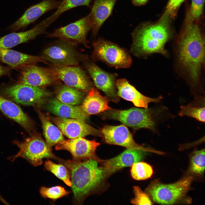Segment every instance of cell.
I'll return each mask as SVG.
<instances>
[{"label": "cell", "instance_id": "cell-2", "mask_svg": "<svg viewBox=\"0 0 205 205\" xmlns=\"http://www.w3.org/2000/svg\"><path fill=\"white\" fill-rule=\"evenodd\" d=\"M169 20L161 18L157 23L138 26L132 34V53L137 57L155 53L167 55L165 46L171 35Z\"/></svg>", "mask_w": 205, "mask_h": 205}, {"label": "cell", "instance_id": "cell-19", "mask_svg": "<svg viewBox=\"0 0 205 205\" xmlns=\"http://www.w3.org/2000/svg\"><path fill=\"white\" fill-rule=\"evenodd\" d=\"M116 85L118 95L125 100L132 102L137 107L148 108L149 103L159 102L162 99L161 96L153 98L145 96L131 85L126 79L117 80Z\"/></svg>", "mask_w": 205, "mask_h": 205}, {"label": "cell", "instance_id": "cell-1", "mask_svg": "<svg viewBox=\"0 0 205 205\" xmlns=\"http://www.w3.org/2000/svg\"><path fill=\"white\" fill-rule=\"evenodd\" d=\"M58 162L64 165L70 175L73 202L82 204L87 196L95 190L104 177L102 167L92 159L81 160L60 158Z\"/></svg>", "mask_w": 205, "mask_h": 205}, {"label": "cell", "instance_id": "cell-5", "mask_svg": "<svg viewBox=\"0 0 205 205\" xmlns=\"http://www.w3.org/2000/svg\"><path fill=\"white\" fill-rule=\"evenodd\" d=\"M13 143L19 148L17 153L8 159L13 162L18 158L26 160L34 166L41 165L44 158H50L58 161L60 158L52 153L51 147L38 134H32L23 141L15 140Z\"/></svg>", "mask_w": 205, "mask_h": 205}, {"label": "cell", "instance_id": "cell-32", "mask_svg": "<svg viewBox=\"0 0 205 205\" xmlns=\"http://www.w3.org/2000/svg\"><path fill=\"white\" fill-rule=\"evenodd\" d=\"M179 113L180 116H186L195 118L202 122H205V107L197 106L189 104L180 107Z\"/></svg>", "mask_w": 205, "mask_h": 205}, {"label": "cell", "instance_id": "cell-37", "mask_svg": "<svg viewBox=\"0 0 205 205\" xmlns=\"http://www.w3.org/2000/svg\"><path fill=\"white\" fill-rule=\"evenodd\" d=\"M12 68L9 66L4 67L0 64V76L9 75Z\"/></svg>", "mask_w": 205, "mask_h": 205}, {"label": "cell", "instance_id": "cell-17", "mask_svg": "<svg viewBox=\"0 0 205 205\" xmlns=\"http://www.w3.org/2000/svg\"><path fill=\"white\" fill-rule=\"evenodd\" d=\"M61 1V0H42L27 9L19 19L7 29L13 31L24 29L47 12L57 9Z\"/></svg>", "mask_w": 205, "mask_h": 205}, {"label": "cell", "instance_id": "cell-16", "mask_svg": "<svg viewBox=\"0 0 205 205\" xmlns=\"http://www.w3.org/2000/svg\"><path fill=\"white\" fill-rule=\"evenodd\" d=\"M85 61V67L96 87L105 93L109 100L118 102L119 97L116 89V74L107 73L94 63Z\"/></svg>", "mask_w": 205, "mask_h": 205}, {"label": "cell", "instance_id": "cell-27", "mask_svg": "<svg viewBox=\"0 0 205 205\" xmlns=\"http://www.w3.org/2000/svg\"><path fill=\"white\" fill-rule=\"evenodd\" d=\"M38 114L42 123L44 136L49 145L51 147L64 140L63 134L60 129L39 110Z\"/></svg>", "mask_w": 205, "mask_h": 205}, {"label": "cell", "instance_id": "cell-6", "mask_svg": "<svg viewBox=\"0 0 205 205\" xmlns=\"http://www.w3.org/2000/svg\"><path fill=\"white\" fill-rule=\"evenodd\" d=\"M193 180L192 177L188 176L169 184H163L155 180L149 185L146 191L156 203L162 204H172L185 195Z\"/></svg>", "mask_w": 205, "mask_h": 205}, {"label": "cell", "instance_id": "cell-20", "mask_svg": "<svg viewBox=\"0 0 205 205\" xmlns=\"http://www.w3.org/2000/svg\"><path fill=\"white\" fill-rule=\"evenodd\" d=\"M117 0H94L89 13L92 36L95 37L105 20L111 15Z\"/></svg>", "mask_w": 205, "mask_h": 205}, {"label": "cell", "instance_id": "cell-26", "mask_svg": "<svg viewBox=\"0 0 205 205\" xmlns=\"http://www.w3.org/2000/svg\"><path fill=\"white\" fill-rule=\"evenodd\" d=\"M57 99L61 102L71 105L80 104L85 97V92L65 85L60 86L57 91Z\"/></svg>", "mask_w": 205, "mask_h": 205}, {"label": "cell", "instance_id": "cell-21", "mask_svg": "<svg viewBox=\"0 0 205 205\" xmlns=\"http://www.w3.org/2000/svg\"><path fill=\"white\" fill-rule=\"evenodd\" d=\"M48 27L41 22L31 29L24 32H13L0 37V47L9 49L26 42L46 32Z\"/></svg>", "mask_w": 205, "mask_h": 205}, {"label": "cell", "instance_id": "cell-11", "mask_svg": "<svg viewBox=\"0 0 205 205\" xmlns=\"http://www.w3.org/2000/svg\"><path fill=\"white\" fill-rule=\"evenodd\" d=\"M49 68L65 85L89 93L93 88L86 72L78 65L59 66L50 65Z\"/></svg>", "mask_w": 205, "mask_h": 205}, {"label": "cell", "instance_id": "cell-33", "mask_svg": "<svg viewBox=\"0 0 205 205\" xmlns=\"http://www.w3.org/2000/svg\"><path fill=\"white\" fill-rule=\"evenodd\" d=\"M205 150H196L192 153L191 159L190 169L194 173L203 174L205 169Z\"/></svg>", "mask_w": 205, "mask_h": 205}, {"label": "cell", "instance_id": "cell-31", "mask_svg": "<svg viewBox=\"0 0 205 205\" xmlns=\"http://www.w3.org/2000/svg\"><path fill=\"white\" fill-rule=\"evenodd\" d=\"M205 0H191L190 9L185 20V26L196 22L202 14Z\"/></svg>", "mask_w": 205, "mask_h": 205}, {"label": "cell", "instance_id": "cell-18", "mask_svg": "<svg viewBox=\"0 0 205 205\" xmlns=\"http://www.w3.org/2000/svg\"><path fill=\"white\" fill-rule=\"evenodd\" d=\"M145 151L127 149L116 156L101 163L105 177L110 175L124 167L131 166L140 161L144 158Z\"/></svg>", "mask_w": 205, "mask_h": 205}, {"label": "cell", "instance_id": "cell-35", "mask_svg": "<svg viewBox=\"0 0 205 205\" xmlns=\"http://www.w3.org/2000/svg\"><path fill=\"white\" fill-rule=\"evenodd\" d=\"M134 198L131 202L134 205H151L153 203L148 195L138 186L133 187Z\"/></svg>", "mask_w": 205, "mask_h": 205}, {"label": "cell", "instance_id": "cell-12", "mask_svg": "<svg viewBox=\"0 0 205 205\" xmlns=\"http://www.w3.org/2000/svg\"><path fill=\"white\" fill-rule=\"evenodd\" d=\"M100 145L99 143L94 140H90L79 137L64 140L56 144L55 148L57 150L69 151L74 159L81 160L92 159L101 163L104 160L99 158L96 153L97 149Z\"/></svg>", "mask_w": 205, "mask_h": 205}, {"label": "cell", "instance_id": "cell-3", "mask_svg": "<svg viewBox=\"0 0 205 205\" xmlns=\"http://www.w3.org/2000/svg\"><path fill=\"white\" fill-rule=\"evenodd\" d=\"M204 40L196 22L185 27L178 43L179 58L194 82L198 79L205 57Z\"/></svg>", "mask_w": 205, "mask_h": 205}, {"label": "cell", "instance_id": "cell-4", "mask_svg": "<svg viewBox=\"0 0 205 205\" xmlns=\"http://www.w3.org/2000/svg\"><path fill=\"white\" fill-rule=\"evenodd\" d=\"M162 111L163 109L159 108L144 109L133 108L126 110L111 108L103 112L101 116L104 119L119 121L135 130L145 128L155 132L157 120Z\"/></svg>", "mask_w": 205, "mask_h": 205}, {"label": "cell", "instance_id": "cell-15", "mask_svg": "<svg viewBox=\"0 0 205 205\" xmlns=\"http://www.w3.org/2000/svg\"><path fill=\"white\" fill-rule=\"evenodd\" d=\"M50 119L62 132L69 139L83 137L91 135L101 137V130L95 128L78 119L51 117Z\"/></svg>", "mask_w": 205, "mask_h": 205}, {"label": "cell", "instance_id": "cell-38", "mask_svg": "<svg viewBox=\"0 0 205 205\" xmlns=\"http://www.w3.org/2000/svg\"><path fill=\"white\" fill-rule=\"evenodd\" d=\"M133 4L136 6H141L145 5L148 0H131Z\"/></svg>", "mask_w": 205, "mask_h": 205}, {"label": "cell", "instance_id": "cell-14", "mask_svg": "<svg viewBox=\"0 0 205 205\" xmlns=\"http://www.w3.org/2000/svg\"><path fill=\"white\" fill-rule=\"evenodd\" d=\"M101 131L102 141L105 143L121 146L127 149L151 151L136 143L132 134L124 124L105 126Z\"/></svg>", "mask_w": 205, "mask_h": 205}, {"label": "cell", "instance_id": "cell-24", "mask_svg": "<svg viewBox=\"0 0 205 205\" xmlns=\"http://www.w3.org/2000/svg\"><path fill=\"white\" fill-rule=\"evenodd\" d=\"M89 93L80 106L87 116L103 112L111 108L108 105L110 100L107 96H102L94 88Z\"/></svg>", "mask_w": 205, "mask_h": 205}, {"label": "cell", "instance_id": "cell-30", "mask_svg": "<svg viewBox=\"0 0 205 205\" xmlns=\"http://www.w3.org/2000/svg\"><path fill=\"white\" fill-rule=\"evenodd\" d=\"M131 176L137 181L146 180L150 178L153 173L152 167L149 164L139 161L134 164L130 170Z\"/></svg>", "mask_w": 205, "mask_h": 205}, {"label": "cell", "instance_id": "cell-29", "mask_svg": "<svg viewBox=\"0 0 205 205\" xmlns=\"http://www.w3.org/2000/svg\"><path fill=\"white\" fill-rule=\"evenodd\" d=\"M44 167L46 170L54 175L67 185L71 186L70 175L67 167L63 164H56L49 160L46 161Z\"/></svg>", "mask_w": 205, "mask_h": 205}, {"label": "cell", "instance_id": "cell-10", "mask_svg": "<svg viewBox=\"0 0 205 205\" xmlns=\"http://www.w3.org/2000/svg\"><path fill=\"white\" fill-rule=\"evenodd\" d=\"M90 14L77 21L63 27L55 29L46 36L50 38H56L63 40L75 45L81 44L89 48L87 36L91 29Z\"/></svg>", "mask_w": 205, "mask_h": 205}, {"label": "cell", "instance_id": "cell-7", "mask_svg": "<svg viewBox=\"0 0 205 205\" xmlns=\"http://www.w3.org/2000/svg\"><path fill=\"white\" fill-rule=\"evenodd\" d=\"M75 45L60 39L46 48L41 56L50 65L59 66L78 65L88 59L87 56L76 49Z\"/></svg>", "mask_w": 205, "mask_h": 205}, {"label": "cell", "instance_id": "cell-25", "mask_svg": "<svg viewBox=\"0 0 205 205\" xmlns=\"http://www.w3.org/2000/svg\"><path fill=\"white\" fill-rule=\"evenodd\" d=\"M50 112L59 117L78 119L85 121L88 118L81 106L62 103L57 99L50 101L46 106Z\"/></svg>", "mask_w": 205, "mask_h": 205}, {"label": "cell", "instance_id": "cell-13", "mask_svg": "<svg viewBox=\"0 0 205 205\" xmlns=\"http://www.w3.org/2000/svg\"><path fill=\"white\" fill-rule=\"evenodd\" d=\"M17 83L32 86H43L59 83V80L49 68L30 64L22 66Z\"/></svg>", "mask_w": 205, "mask_h": 205}, {"label": "cell", "instance_id": "cell-34", "mask_svg": "<svg viewBox=\"0 0 205 205\" xmlns=\"http://www.w3.org/2000/svg\"><path fill=\"white\" fill-rule=\"evenodd\" d=\"M40 192L42 197L56 200L67 195L70 192L66 190L62 186H58L49 188L44 186L41 187Z\"/></svg>", "mask_w": 205, "mask_h": 205}, {"label": "cell", "instance_id": "cell-23", "mask_svg": "<svg viewBox=\"0 0 205 205\" xmlns=\"http://www.w3.org/2000/svg\"><path fill=\"white\" fill-rule=\"evenodd\" d=\"M0 110L9 118L16 122L25 130L30 133L33 123L18 105L0 95Z\"/></svg>", "mask_w": 205, "mask_h": 205}, {"label": "cell", "instance_id": "cell-8", "mask_svg": "<svg viewBox=\"0 0 205 205\" xmlns=\"http://www.w3.org/2000/svg\"><path fill=\"white\" fill-rule=\"evenodd\" d=\"M93 46L92 58L94 61H101L116 69L128 68L132 64L128 53L113 43L100 38Z\"/></svg>", "mask_w": 205, "mask_h": 205}, {"label": "cell", "instance_id": "cell-9", "mask_svg": "<svg viewBox=\"0 0 205 205\" xmlns=\"http://www.w3.org/2000/svg\"><path fill=\"white\" fill-rule=\"evenodd\" d=\"M5 97L16 103L27 106H35L43 103L51 93L43 87L17 83L1 89Z\"/></svg>", "mask_w": 205, "mask_h": 205}, {"label": "cell", "instance_id": "cell-22", "mask_svg": "<svg viewBox=\"0 0 205 205\" xmlns=\"http://www.w3.org/2000/svg\"><path fill=\"white\" fill-rule=\"evenodd\" d=\"M0 60L12 68L18 69L23 66L42 63L49 65L41 56L24 54L16 51L0 47Z\"/></svg>", "mask_w": 205, "mask_h": 205}, {"label": "cell", "instance_id": "cell-28", "mask_svg": "<svg viewBox=\"0 0 205 205\" xmlns=\"http://www.w3.org/2000/svg\"><path fill=\"white\" fill-rule=\"evenodd\" d=\"M93 0H62L56 11L48 18L42 20L50 26L63 13L74 8L84 6L91 7Z\"/></svg>", "mask_w": 205, "mask_h": 205}, {"label": "cell", "instance_id": "cell-36", "mask_svg": "<svg viewBox=\"0 0 205 205\" xmlns=\"http://www.w3.org/2000/svg\"><path fill=\"white\" fill-rule=\"evenodd\" d=\"M184 0H169L162 17L169 19L176 16L180 6Z\"/></svg>", "mask_w": 205, "mask_h": 205}]
</instances>
